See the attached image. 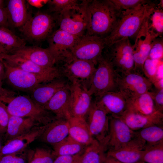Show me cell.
Returning a JSON list of instances; mask_svg holds the SVG:
<instances>
[{
  "mask_svg": "<svg viewBox=\"0 0 163 163\" xmlns=\"http://www.w3.org/2000/svg\"><path fill=\"white\" fill-rule=\"evenodd\" d=\"M138 163H146L143 162H142V161H140L138 162Z\"/></svg>",
  "mask_w": 163,
  "mask_h": 163,
  "instance_id": "db71d44e",
  "label": "cell"
},
{
  "mask_svg": "<svg viewBox=\"0 0 163 163\" xmlns=\"http://www.w3.org/2000/svg\"><path fill=\"white\" fill-rule=\"evenodd\" d=\"M11 115L9 113L6 106L0 100V134L4 135Z\"/></svg>",
  "mask_w": 163,
  "mask_h": 163,
  "instance_id": "60d3db41",
  "label": "cell"
},
{
  "mask_svg": "<svg viewBox=\"0 0 163 163\" xmlns=\"http://www.w3.org/2000/svg\"><path fill=\"white\" fill-rule=\"evenodd\" d=\"M4 1L3 0H0V7L4 8L5 7L4 6Z\"/></svg>",
  "mask_w": 163,
  "mask_h": 163,
  "instance_id": "816d5d0a",
  "label": "cell"
},
{
  "mask_svg": "<svg viewBox=\"0 0 163 163\" xmlns=\"http://www.w3.org/2000/svg\"><path fill=\"white\" fill-rule=\"evenodd\" d=\"M155 40L152 43L148 58L152 59L162 60L163 56L162 40Z\"/></svg>",
  "mask_w": 163,
  "mask_h": 163,
  "instance_id": "b9f144b4",
  "label": "cell"
},
{
  "mask_svg": "<svg viewBox=\"0 0 163 163\" xmlns=\"http://www.w3.org/2000/svg\"><path fill=\"white\" fill-rule=\"evenodd\" d=\"M63 62L64 65L59 68L62 76L67 78L70 82L77 80L89 82L96 69V65L89 61L71 59Z\"/></svg>",
  "mask_w": 163,
  "mask_h": 163,
  "instance_id": "9a60e30c",
  "label": "cell"
},
{
  "mask_svg": "<svg viewBox=\"0 0 163 163\" xmlns=\"http://www.w3.org/2000/svg\"><path fill=\"white\" fill-rule=\"evenodd\" d=\"M157 110L151 92L149 91L135 98L127 100L126 110L148 115Z\"/></svg>",
  "mask_w": 163,
  "mask_h": 163,
  "instance_id": "f1b7e54d",
  "label": "cell"
},
{
  "mask_svg": "<svg viewBox=\"0 0 163 163\" xmlns=\"http://www.w3.org/2000/svg\"><path fill=\"white\" fill-rule=\"evenodd\" d=\"M70 100L69 113L70 117L85 118L91 106L92 95L85 82L77 80L69 84Z\"/></svg>",
  "mask_w": 163,
  "mask_h": 163,
  "instance_id": "ba28073f",
  "label": "cell"
},
{
  "mask_svg": "<svg viewBox=\"0 0 163 163\" xmlns=\"http://www.w3.org/2000/svg\"><path fill=\"white\" fill-rule=\"evenodd\" d=\"M141 161L146 163H163V141L153 144H146Z\"/></svg>",
  "mask_w": 163,
  "mask_h": 163,
  "instance_id": "836d02e7",
  "label": "cell"
},
{
  "mask_svg": "<svg viewBox=\"0 0 163 163\" xmlns=\"http://www.w3.org/2000/svg\"><path fill=\"white\" fill-rule=\"evenodd\" d=\"M2 60H0V79L2 81L5 79V69Z\"/></svg>",
  "mask_w": 163,
  "mask_h": 163,
  "instance_id": "c3c4849f",
  "label": "cell"
},
{
  "mask_svg": "<svg viewBox=\"0 0 163 163\" xmlns=\"http://www.w3.org/2000/svg\"><path fill=\"white\" fill-rule=\"evenodd\" d=\"M53 147L52 153L56 158L61 155L82 154L86 146L78 142L68 136L62 141L53 145Z\"/></svg>",
  "mask_w": 163,
  "mask_h": 163,
  "instance_id": "1f68e13d",
  "label": "cell"
},
{
  "mask_svg": "<svg viewBox=\"0 0 163 163\" xmlns=\"http://www.w3.org/2000/svg\"><path fill=\"white\" fill-rule=\"evenodd\" d=\"M5 79L13 87L20 91L30 92L41 84L48 83L38 75L12 66L3 59Z\"/></svg>",
  "mask_w": 163,
  "mask_h": 163,
  "instance_id": "8fae6325",
  "label": "cell"
},
{
  "mask_svg": "<svg viewBox=\"0 0 163 163\" xmlns=\"http://www.w3.org/2000/svg\"><path fill=\"white\" fill-rule=\"evenodd\" d=\"M2 81L0 79V100L3 102L7 103L11 99L15 97L16 93L3 88Z\"/></svg>",
  "mask_w": 163,
  "mask_h": 163,
  "instance_id": "f6af8a7d",
  "label": "cell"
},
{
  "mask_svg": "<svg viewBox=\"0 0 163 163\" xmlns=\"http://www.w3.org/2000/svg\"><path fill=\"white\" fill-rule=\"evenodd\" d=\"M116 83L117 91L127 100L135 98L149 91L152 84L146 77L135 72L126 74L117 73Z\"/></svg>",
  "mask_w": 163,
  "mask_h": 163,
  "instance_id": "9c48e42d",
  "label": "cell"
},
{
  "mask_svg": "<svg viewBox=\"0 0 163 163\" xmlns=\"http://www.w3.org/2000/svg\"><path fill=\"white\" fill-rule=\"evenodd\" d=\"M79 37L59 28L48 37L47 48L55 58L56 63L62 61Z\"/></svg>",
  "mask_w": 163,
  "mask_h": 163,
  "instance_id": "2e32d148",
  "label": "cell"
},
{
  "mask_svg": "<svg viewBox=\"0 0 163 163\" xmlns=\"http://www.w3.org/2000/svg\"><path fill=\"white\" fill-rule=\"evenodd\" d=\"M40 124L30 117L11 115L4 135L5 142L29 132Z\"/></svg>",
  "mask_w": 163,
  "mask_h": 163,
  "instance_id": "484cf974",
  "label": "cell"
},
{
  "mask_svg": "<svg viewBox=\"0 0 163 163\" xmlns=\"http://www.w3.org/2000/svg\"><path fill=\"white\" fill-rule=\"evenodd\" d=\"M118 117L120 118L134 131L154 125H162L163 112L157 110L153 113L144 115L126 110Z\"/></svg>",
  "mask_w": 163,
  "mask_h": 163,
  "instance_id": "d6986e66",
  "label": "cell"
},
{
  "mask_svg": "<svg viewBox=\"0 0 163 163\" xmlns=\"http://www.w3.org/2000/svg\"><path fill=\"white\" fill-rule=\"evenodd\" d=\"M158 36L151 30L147 20L144 24L137 35L133 45L134 61V72L142 71L145 61L148 58L153 42Z\"/></svg>",
  "mask_w": 163,
  "mask_h": 163,
  "instance_id": "5bb4252c",
  "label": "cell"
},
{
  "mask_svg": "<svg viewBox=\"0 0 163 163\" xmlns=\"http://www.w3.org/2000/svg\"><path fill=\"white\" fill-rule=\"evenodd\" d=\"M135 136L146 144H153L163 141V128L161 125H154L135 131Z\"/></svg>",
  "mask_w": 163,
  "mask_h": 163,
  "instance_id": "d6a6232c",
  "label": "cell"
},
{
  "mask_svg": "<svg viewBox=\"0 0 163 163\" xmlns=\"http://www.w3.org/2000/svg\"><path fill=\"white\" fill-rule=\"evenodd\" d=\"M70 92L68 85L58 91L43 107L52 113L56 119L70 118L69 107Z\"/></svg>",
  "mask_w": 163,
  "mask_h": 163,
  "instance_id": "603a6c76",
  "label": "cell"
},
{
  "mask_svg": "<svg viewBox=\"0 0 163 163\" xmlns=\"http://www.w3.org/2000/svg\"><path fill=\"white\" fill-rule=\"evenodd\" d=\"M48 2L50 11L58 14L77 8L80 6V4L76 0H48Z\"/></svg>",
  "mask_w": 163,
  "mask_h": 163,
  "instance_id": "e575fe53",
  "label": "cell"
},
{
  "mask_svg": "<svg viewBox=\"0 0 163 163\" xmlns=\"http://www.w3.org/2000/svg\"><path fill=\"white\" fill-rule=\"evenodd\" d=\"M151 92L156 109L163 112V89H157L155 92Z\"/></svg>",
  "mask_w": 163,
  "mask_h": 163,
  "instance_id": "ee69618b",
  "label": "cell"
},
{
  "mask_svg": "<svg viewBox=\"0 0 163 163\" xmlns=\"http://www.w3.org/2000/svg\"><path fill=\"white\" fill-rule=\"evenodd\" d=\"M96 99V103L112 117H119L126 109L127 99L118 91L105 92Z\"/></svg>",
  "mask_w": 163,
  "mask_h": 163,
  "instance_id": "44dd1931",
  "label": "cell"
},
{
  "mask_svg": "<svg viewBox=\"0 0 163 163\" xmlns=\"http://www.w3.org/2000/svg\"><path fill=\"white\" fill-rule=\"evenodd\" d=\"M54 25V18L52 16L39 11L33 16L29 17L20 30L27 39L40 41L48 37Z\"/></svg>",
  "mask_w": 163,
  "mask_h": 163,
  "instance_id": "52a82bcc",
  "label": "cell"
},
{
  "mask_svg": "<svg viewBox=\"0 0 163 163\" xmlns=\"http://www.w3.org/2000/svg\"><path fill=\"white\" fill-rule=\"evenodd\" d=\"M5 8L9 25L21 28L29 18L25 0H8Z\"/></svg>",
  "mask_w": 163,
  "mask_h": 163,
  "instance_id": "83f0119b",
  "label": "cell"
},
{
  "mask_svg": "<svg viewBox=\"0 0 163 163\" xmlns=\"http://www.w3.org/2000/svg\"><path fill=\"white\" fill-rule=\"evenodd\" d=\"M110 149L117 150L125 146L135 136L132 130L120 118L112 116L109 122Z\"/></svg>",
  "mask_w": 163,
  "mask_h": 163,
  "instance_id": "e0dca14e",
  "label": "cell"
},
{
  "mask_svg": "<svg viewBox=\"0 0 163 163\" xmlns=\"http://www.w3.org/2000/svg\"><path fill=\"white\" fill-rule=\"evenodd\" d=\"M27 1L31 5L39 8L42 7L45 2H48V0H28Z\"/></svg>",
  "mask_w": 163,
  "mask_h": 163,
  "instance_id": "7dc6e473",
  "label": "cell"
},
{
  "mask_svg": "<svg viewBox=\"0 0 163 163\" xmlns=\"http://www.w3.org/2000/svg\"><path fill=\"white\" fill-rule=\"evenodd\" d=\"M9 24L8 20L7 12L5 7H0V27L8 28Z\"/></svg>",
  "mask_w": 163,
  "mask_h": 163,
  "instance_id": "bcb514c9",
  "label": "cell"
},
{
  "mask_svg": "<svg viewBox=\"0 0 163 163\" xmlns=\"http://www.w3.org/2000/svg\"><path fill=\"white\" fill-rule=\"evenodd\" d=\"M157 7L151 2L121 12L111 32L104 37L106 46L138 34L145 22Z\"/></svg>",
  "mask_w": 163,
  "mask_h": 163,
  "instance_id": "6da1fadb",
  "label": "cell"
},
{
  "mask_svg": "<svg viewBox=\"0 0 163 163\" xmlns=\"http://www.w3.org/2000/svg\"><path fill=\"white\" fill-rule=\"evenodd\" d=\"M146 143L135 137L123 147L117 150L109 149L107 154L123 163H138L141 161Z\"/></svg>",
  "mask_w": 163,
  "mask_h": 163,
  "instance_id": "ac0fdd59",
  "label": "cell"
},
{
  "mask_svg": "<svg viewBox=\"0 0 163 163\" xmlns=\"http://www.w3.org/2000/svg\"><path fill=\"white\" fill-rule=\"evenodd\" d=\"M103 163H123L110 156H107Z\"/></svg>",
  "mask_w": 163,
  "mask_h": 163,
  "instance_id": "681fc988",
  "label": "cell"
},
{
  "mask_svg": "<svg viewBox=\"0 0 163 163\" xmlns=\"http://www.w3.org/2000/svg\"><path fill=\"white\" fill-rule=\"evenodd\" d=\"M104 110L95 101L92 102L86 115V121L93 138L100 143L109 139V118Z\"/></svg>",
  "mask_w": 163,
  "mask_h": 163,
  "instance_id": "7c38bea8",
  "label": "cell"
},
{
  "mask_svg": "<svg viewBox=\"0 0 163 163\" xmlns=\"http://www.w3.org/2000/svg\"><path fill=\"white\" fill-rule=\"evenodd\" d=\"M48 124L37 126L26 134L6 141L0 152V156L24 151L30 144L40 137Z\"/></svg>",
  "mask_w": 163,
  "mask_h": 163,
  "instance_id": "ffe728a7",
  "label": "cell"
},
{
  "mask_svg": "<svg viewBox=\"0 0 163 163\" xmlns=\"http://www.w3.org/2000/svg\"><path fill=\"white\" fill-rule=\"evenodd\" d=\"M7 103V109L11 116L30 117L42 125H47L56 119L52 113L37 104L28 96L14 97Z\"/></svg>",
  "mask_w": 163,
  "mask_h": 163,
  "instance_id": "3957f363",
  "label": "cell"
},
{
  "mask_svg": "<svg viewBox=\"0 0 163 163\" xmlns=\"http://www.w3.org/2000/svg\"><path fill=\"white\" fill-rule=\"evenodd\" d=\"M1 57L10 65L41 77L47 82L63 77L59 67H45L11 54H2Z\"/></svg>",
  "mask_w": 163,
  "mask_h": 163,
  "instance_id": "4fadbf2b",
  "label": "cell"
},
{
  "mask_svg": "<svg viewBox=\"0 0 163 163\" xmlns=\"http://www.w3.org/2000/svg\"><path fill=\"white\" fill-rule=\"evenodd\" d=\"M68 84L63 77L55 79L34 88L30 92V97L37 104L43 107L58 91Z\"/></svg>",
  "mask_w": 163,
  "mask_h": 163,
  "instance_id": "cb8c5ba5",
  "label": "cell"
},
{
  "mask_svg": "<svg viewBox=\"0 0 163 163\" xmlns=\"http://www.w3.org/2000/svg\"><path fill=\"white\" fill-rule=\"evenodd\" d=\"M2 53L0 52V60H2L3 59H2L1 58V55H2Z\"/></svg>",
  "mask_w": 163,
  "mask_h": 163,
  "instance_id": "f5cc1de1",
  "label": "cell"
},
{
  "mask_svg": "<svg viewBox=\"0 0 163 163\" xmlns=\"http://www.w3.org/2000/svg\"><path fill=\"white\" fill-rule=\"evenodd\" d=\"M161 60L152 59L148 58L143 63L142 72L152 84L155 81L157 69Z\"/></svg>",
  "mask_w": 163,
  "mask_h": 163,
  "instance_id": "74e56055",
  "label": "cell"
},
{
  "mask_svg": "<svg viewBox=\"0 0 163 163\" xmlns=\"http://www.w3.org/2000/svg\"><path fill=\"white\" fill-rule=\"evenodd\" d=\"M97 66L89 82V91L97 97L108 91H117V72L106 56L103 55L98 60Z\"/></svg>",
  "mask_w": 163,
  "mask_h": 163,
  "instance_id": "277c9868",
  "label": "cell"
},
{
  "mask_svg": "<svg viewBox=\"0 0 163 163\" xmlns=\"http://www.w3.org/2000/svg\"><path fill=\"white\" fill-rule=\"evenodd\" d=\"M82 154L58 156L56 157L53 163H80Z\"/></svg>",
  "mask_w": 163,
  "mask_h": 163,
  "instance_id": "7bdbcfd3",
  "label": "cell"
},
{
  "mask_svg": "<svg viewBox=\"0 0 163 163\" xmlns=\"http://www.w3.org/2000/svg\"><path fill=\"white\" fill-rule=\"evenodd\" d=\"M104 37L86 34L79 38L74 46L69 50L63 62L71 59L88 60L97 64L102 56L106 46Z\"/></svg>",
  "mask_w": 163,
  "mask_h": 163,
  "instance_id": "5b68a950",
  "label": "cell"
},
{
  "mask_svg": "<svg viewBox=\"0 0 163 163\" xmlns=\"http://www.w3.org/2000/svg\"><path fill=\"white\" fill-rule=\"evenodd\" d=\"M86 2L83 0L79 8L58 14L59 29L76 36L83 35L88 25Z\"/></svg>",
  "mask_w": 163,
  "mask_h": 163,
  "instance_id": "30bf717a",
  "label": "cell"
},
{
  "mask_svg": "<svg viewBox=\"0 0 163 163\" xmlns=\"http://www.w3.org/2000/svg\"><path fill=\"white\" fill-rule=\"evenodd\" d=\"M5 141L4 135H2L0 134V152L1 150V149L4 144V142Z\"/></svg>",
  "mask_w": 163,
  "mask_h": 163,
  "instance_id": "f907efd6",
  "label": "cell"
},
{
  "mask_svg": "<svg viewBox=\"0 0 163 163\" xmlns=\"http://www.w3.org/2000/svg\"><path fill=\"white\" fill-rule=\"evenodd\" d=\"M24 39L14 34L8 28L0 27V52L11 54L26 46Z\"/></svg>",
  "mask_w": 163,
  "mask_h": 163,
  "instance_id": "f546056e",
  "label": "cell"
},
{
  "mask_svg": "<svg viewBox=\"0 0 163 163\" xmlns=\"http://www.w3.org/2000/svg\"><path fill=\"white\" fill-rule=\"evenodd\" d=\"M151 23H149V29L158 36L163 32V12L161 9L155 8L150 15Z\"/></svg>",
  "mask_w": 163,
  "mask_h": 163,
  "instance_id": "8d00e7d4",
  "label": "cell"
},
{
  "mask_svg": "<svg viewBox=\"0 0 163 163\" xmlns=\"http://www.w3.org/2000/svg\"><path fill=\"white\" fill-rule=\"evenodd\" d=\"M109 140L103 143L97 141L86 146L82 155L80 163H103Z\"/></svg>",
  "mask_w": 163,
  "mask_h": 163,
  "instance_id": "4dcf8cb0",
  "label": "cell"
},
{
  "mask_svg": "<svg viewBox=\"0 0 163 163\" xmlns=\"http://www.w3.org/2000/svg\"><path fill=\"white\" fill-rule=\"evenodd\" d=\"M106 56L118 74H126L134 72L133 47L129 38L115 43L109 47Z\"/></svg>",
  "mask_w": 163,
  "mask_h": 163,
  "instance_id": "8992f818",
  "label": "cell"
},
{
  "mask_svg": "<svg viewBox=\"0 0 163 163\" xmlns=\"http://www.w3.org/2000/svg\"><path fill=\"white\" fill-rule=\"evenodd\" d=\"M11 54L30 60L43 67H53L56 63L47 48L25 46Z\"/></svg>",
  "mask_w": 163,
  "mask_h": 163,
  "instance_id": "7402d4cb",
  "label": "cell"
},
{
  "mask_svg": "<svg viewBox=\"0 0 163 163\" xmlns=\"http://www.w3.org/2000/svg\"><path fill=\"white\" fill-rule=\"evenodd\" d=\"M116 9L120 12L136 8L148 3L149 1L144 0H110Z\"/></svg>",
  "mask_w": 163,
  "mask_h": 163,
  "instance_id": "f35d334b",
  "label": "cell"
},
{
  "mask_svg": "<svg viewBox=\"0 0 163 163\" xmlns=\"http://www.w3.org/2000/svg\"><path fill=\"white\" fill-rule=\"evenodd\" d=\"M68 136V120L56 119L48 124L40 137L42 141L53 146Z\"/></svg>",
  "mask_w": 163,
  "mask_h": 163,
  "instance_id": "4316f807",
  "label": "cell"
},
{
  "mask_svg": "<svg viewBox=\"0 0 163 163\" xmlns=\"http://www.w3.org/2000/svg\"><path fill=\"white\" fill-rule=\"evenodd\" d=\"M68 120L69 136L74 140L86 146L97 141L92 136L85 118L70 117Z\"/></svg>",
  "mask_w": 163,
  "mask_h": 163,
  "instance_id": "d4e9b609",
  "label": "cell"
},
{
  "mask_svg": "<svg viewBox=\"0 0 163 163\" xmlns=\"http://www.w3.org/2000/svg\"><path fill=\"white\" fill-rule=\"evenodd\" d=\"M29 156L23 151L0 156V163H28Z\"/></svg>",
  "mask_w": 163,
  "mask_h": 163,
  "instance_id": "ab89813d",
  "label": "cell"
},
{
  "mask_svg": "<svg viewBox=\"0 0 163 163\" xmlns=\"http://www.w3.org/2000/svg\"><path fill=\"white\" fill-rule=\"evenodd\" d=\"M28 154V163H53L56 158L52 152L41 148H37Z\"/></svg>",
  "mask_w": 163,
  "mask_h": 163,
  "instance_id": "d590c367",
  "label": "cell"
},
{
  "mask_svg": "<svg viewBox=\"0 0 163 163\" xmlns=\"http://www.w3.org/2000/svg\"><path fill=\"white\" fill-rule=\"evenodd\" d=\"M86 11V34L102 37L112 31L121 13L110 0H87Z\"/></svg>",
  "mask_w": 163,
  "mask_h": 163,
  "instance_id": "7a4b0ae2",
  "label": "cell"
}]
</instances>
